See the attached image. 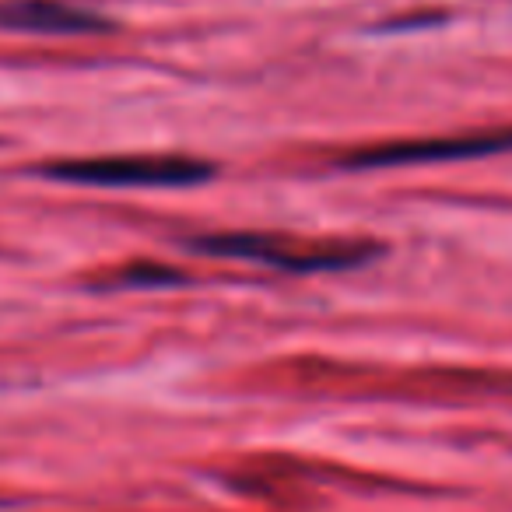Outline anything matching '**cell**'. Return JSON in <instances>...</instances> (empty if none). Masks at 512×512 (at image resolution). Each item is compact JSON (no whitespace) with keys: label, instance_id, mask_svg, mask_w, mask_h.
<instances>
[{"label":"cell","instance_id":"cell-1","mask_svg":"<svg viewBox=\"0 0 512 512\" xmlns=\"http://www.w3.org/2000/svg\"><path fill=\"white\" fill-rule=\"evenodd\" d=\"M193 249L228 260H249V264L278 267L292 274H320V271H348V267L369 264L379 253L376 242L358 239H302V235L281 232H214L193 239Z\"/></svg>","mask_w":512,"mask_h":512},{"label":"cell","instance_id":"cell-2","mask_svg":"<svg viewBox=\"0 0 512 512\" xmlns=\"http://www.w3.org/2000/svg\"><path fill=\"white\" fill-rule=\"evenodd\" d=\"M53 179L85 186H197L214 176V165L183 155H116L50 165Z\"/></svg>","mask_w":512,"mask_h":512},{"label":"cell","instance_id":"cell-3","mask_svg":"<svg viewBox=\"0 0 512 512\" xmlns=\"http://www.w3.org/2000/svg\"><path fill=\"white\" fill-rule=\"evenodd\" d=\"M512 151V130H491V134H460V137H421V141H393L362 148L344 158L351 169H390V165H428V162H456V158H481Z\"/></svg>","mask_w":512,"mask_h":512},{"label":"cell","instance_id":"cell-4","mask_svg":"<svg viewBox=\"0 0 512 512\" xmlns=\"http://www.w3.org/2000/svg\"><path fill=\"white\" fill-rule=\"evenodd\" d=\"M0 25L4 29H25V32H57V36L109 29L106 18L92 15L85 8L60 4V0H11V4L0 8Z\"/></svg>","mask_w":512,"mask_h":512}]
</instances>
